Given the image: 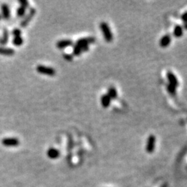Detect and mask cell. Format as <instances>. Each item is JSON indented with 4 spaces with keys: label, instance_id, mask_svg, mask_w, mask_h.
Wrapping results in <instances>:
<instances>
[{
    "label": "cell",
    "instance_id": "obj_1",
    "mask_svg": "<svg viewBox=\"0 0 187 187\" xmlns=\"http://www.w3.org/2000/svg\"><path fill=\"white\" fill-rule=\"evenodd\" d=\"M100 29H101V32L103 35V37L106 40V42H110L113 40V35L112 33L111 29L109 28V25L106 22H103L100 24Z\"/></svg>",
    "mask_w": 187,
    "mask_h": 187
},
{
    "label": "cell",
    "instance_id": "obj_2",
    "mask_svg": "<svg viewBox=\"0 0 187 187\" xmlns=\"http://www.w3.org/2000/svg\"><path fill=\"white\" fill-rule=\"evenodd\" d=\"M36 71L40 74L46 75V76H54L56 74V72L55 69L50 67H47V66L39 65L36 67Z\"/></svg>",
    "mask_w": 187,
    "mask_h": 187
},
{
    "label": "cell",
    "instance_id": "obj_3",
    "mask_svg": "<svg viewBox=\"0 0 187 187\" xmlns=\"http://www.w3.org/2000/svg\"><path fill=\"white\" fill-rule=\"evenodd\" d=\"M35 14H36V9L34 8H31L29 9V13H27L26 15H25L24 19L22 20L21 22H20V26L23 27V28H25V27L29 24V22L31 21Z\"/></svg>",
    "mask_w": 187,
    "mask_h": 187
},
{
    "label": "cell",
    "instance_id": "obj_4",
    "mask_svg": "<svg viewBox=\"0 0 187 187\" xmlns=\"http://www.w3.org/2000/svg\"><path fill=\"white\" fill-rule=\"evenodd\" d=\"M155 143H156V138L154 135H150L148 136L146 146V150L148 153H152L154 152L155 148Z\"/></svg>",
    "mask_w": 187,
    "mask_h": 187
},
{
    "label": "cell",
    "instance_id": "obj_5",
    "mask_svg": "<svg viewBox=\"0 0 187 187\" xmlns=\"http://www.w3.org/2000/svg\"><path fill=\"white\" fill-rule=\"evenodd\" d=\"M2 143L6 147H15L19 146L20 141L17 138H4L2 140Z\"/></svg>",
    "mask_w": 187,
    "mask_h": 187
},
{
    "label": "cell",
    "instance_id": "obj_6",
    "mask_svg": "<svg viewBox=\"0 0 187 187\" xmlns=\"http://www.w3.org/2000/svg\"><path fill=\"white\" fill-rule=\"evenodd\" d=\"M95 42V38L93 37H87V38H83L78 39L76 42V45L78 46H83V45H90V44H92Z\"/></svg>",
    "mask_w": 187,
    "mask_h": 187
},
{
    "label": "cell",
    "instance_id": "obj_7",
    "mask_svg": "<svg viewBox=\"0 0 187 187\" xmlns=\"http://www.w3.org/2000/svg\"><path fill=\"white\" fill-rule=\"evenodd\" d=\"M166 76H167V79L168 82H169L170 85L174 86L175 87H177L179 86L178 80H177L176 76L173 72H168Z\"/></svg>",
    "mask_w": 187,
    "mask_h": 187
},
{
    "label": "cell",
    "instance_id": "obj_8",
    "mask_svg": "<svg viewBox=\"0 0 187 187\" xmlns=\"http://www.w3.org/2000/svg\"><path fill=\"white\" fill-rule=\"evenodd\" d=\"M2 11V17L4 18L5 20H8L11 16V11L9 6L6 4H3L1 6Z\"/></svg>",
    "mask_w": 187,
    "mask_h": 187
},
{
    "label": "cell",
    "instance_id": "obj_9",
    "mask_svg": "<svg viewBox=\"0 0 187 187\" xmlns=\"http://www.w3.org/2000/svg\"><path fill=\"white\" fill-rule=\"evenodd\" d=\"M72 45H73V41L71 40H62L56 43V47L60 49H65V48L70 47Z\"/></svg>",
    "mask_w": 187,
    "mask_h": 187
},
{
    "label": "cell",
    "instance_id": "obj_10",
    "mask_svg": "<svg viewBox=\"0 0 187 187\" xmlns=\"http://www.w3.org/2000/svg\"><path fill=\"white\" fill-rule=\"evenodd\" d=\"M47 155L49 158L51 159H55L58 158L59 156H60V152H59V150H57L56 148H51L48 150Z\"/></svg>",
    "mask_w": 187,
    "mask_h": 187
},
{
    "label": "cell",
    "instance_id": "obj_11",
    "mask_svg": "<svg viewBox=\"0 0 187 187\" xmlns=\"http://www.w3.org/2000/svg\"><path fill=\"white\" fill-rule=\"evenodd\" d=\"M170 42H171V37H170V35H165L161 38L160 41H159V45L162 48L167 47L170 44Z\"/></svg>",
    "mask_w": 187,
    "mask_h": 187
},
{
    "label": "cell",
    "instance_id": "obj_12",
    "mask_svg": "<svg viewBox=\"0 0 187 187\" xmlns=\"http://www.w3.org/2000/svg\"><path fill=\"white\" fill-rule=\"evenodd\" d=\"M15 53V50L12 48L0 47V55H4V56H11L14 55Z\"/></svg>",
    "mask_w": 187,
    "mask_h": 187
},
{
    "label": "cell",
    "instance_id": "obj_13",
    "mask_svg": "<svg viewBox=\"0 0 187 187\" xmlns=\"http://www.w3.org/2000/svg\"><path fill=\"white\" fill-rule=\"evenodd\" d=\"M111 99L108 97V94L103 95L101 98V103L103 108H108L111 103Z\"/></svg>",
    "mask_w": 187,
    "mask_h": 187
},
{
    "label": "cell",
    "instance_id": "obj_14",
    "mask_svg": "<svg viewBox=\"0 0 187 187\" xmlns=\"http://www.w3.org/2000/svg\"><path fill=\"white\" fill-rule=\"evenodd\" d=\"M9 40V32L7 29H4L3 31V35L0 39V44L5 45L8 43Z\"/></svg>",
    "mask_w": 187,
    "mask_h": 187
},
{
    "label": "cell",
    "instance_id": "obj_15",
    "mask_svg": "<svg viewBox=\"0 0 187 187\" xmlns=\"http://www.w3.org/2000/svg\"><path fill=\"white\" fill-rule=\"evenodd\" d=\"M107 94L108 95V97L110 98L111 100L117 99V96H118L117 91L115 89V87H110L108 89V94Z\"/></svg>",
    "mask_w": 187,
    "mask_h": 187
},
{
    "label": "cell",
    "instance_id": "obj_16",
    "mask_svg": "<svg viewBox=\"0 0 187 187\" xmlns=\"http://www.w3.org/2000/svg\"><path fill=\"white\" fill-rule=\"evenodd\" d=\"M173 35H174L176 38H180L183 35V29L179 25H177L174 28V31H173Z\"/></svg>",
    "mask_w": 187,
    "mask_h": 187
},
{
    "label": "cell",
    "instance_id": "obj_17",
    "mask_svg": "<svg viewBox=\"0 0 187 187\" xmlns=\"http://www.w3.org/2000/svg\"><path fill=\"white\" fill-rule=\"evenodd\" d=\"M24 40L22 38V36H19V37H14L13 40V44L16 47H20L23 44Z\"/></svg>",
    "mask_w": 187,
    "mask_h": 187
},
{
    "label": "cell",
    "instance_id": "obj_18",
    "mask_svg": "<svg viewBox=\"0 0 187 187\" xmlns=\"http://www.w3.org/2000/svg\"><path fill=\"white\" fill-rule=\"evenodd\" d=\"M26 13V8H25L22 6H19L17 9V15L18 17H24Z\"/></svg>",
    "mask_w": 187,
    "mask_h": 187
},
{
    "label": "cell",
    "instance_id": "obj_19",
    "mask_svg": "<svg viewBox=\"0 0 187 187\" xmlns=\"http://www.w3.org/2000/svg\"><path fill=\"white\" fill-rule=\"evenodd\" d=\"M82 53H83V52H82V50L81 49V47L78 46V45L74 44V47H73V54H72L73 56H78Z\"/></svg>",
    "mask_w": 187,
    "mask_h": 187
},
{
    "label": "cell",
    "instance_id": "obj_20",
    "mask_svg": "<svg viewBox=\"0 0 187 187\" xmlns=\"http://www.w3.org/2000/svg\"><path fill=\"white\" fill-rule=\"evenodd\" d=\"M176 88L177 87L170 85V84H168L167 85V91L168 92V93L170 94L173 96H175L176 94Z\"/></svg>",
    "mask_w": 187,
    "mask_h": 187
},
{
    "label": "cell",
    "instance_id": "obj_21",
    "mask_svg": "<svg viewBox=\"0 0 187 187\" xmlns=\"http://www.w3.org/2000/svg\"><path fill=\"white\" fill-rule=\"evenodd\" d=\"M18 2H19V4H20V6H22V7H24L25 8H29V3L28 1H26V0H19Z\"/></svg>",
    "mask_w": 187,
    "mask_h": 187
},
{
    "label": "cell",
    "instance_id": "obj_22",
    "mask_svg": "<svg viewBox=\"0 0 187 187\" xmlns=\"http://www.w3.org/2000/svg\"><path fill=\"white\" fill-rule=\"evenodd\" d=\"M12 34L14 37H19L22 35V31L20 29H15L13 30Z\"/></svg>",
    "mask_w": 187,
    "mask_h": 187
},
{
    "label": "cell",
    "instance_id": "obj_23",
    "mask_svg": "<svg viewBox=\"0 0 187 187\" xmlns=\"http://www.w3.org/2000/svg\"><path fill=\"white\" fill-rule=\"evenodd\" d=\"M63 58H65L67 61L71 62V61H72L73 59H74V56H73L72 54H63Z\"/></svg>",
    "mask_w": 187,
    "mask_h": 187
},
{
    "label": "cell",
    "instance_id": "obj_24",
    "mask_svg": "<svg viewBox=\"0 0 187 187\" xmlns=\"http://www.w3.org/2000/svg\"><path fill=\"white\" fill-rule=\"evenodd\" d=\"M79 47H81L82 52L88 51L89 49H90V46H89V45H83V46H79Z\"/></svg>",
    "mask_w": 187,
    "mask_h": 187
},
{
    "label": "cell",
    "instance_id": "obj_25",
    "mask_svg": "<svg viewBox=\"0 0 187 187\" xmlns=\"http://www.w3.org/2000/svg\"><path fill=\"white\" fill-rule=\"evenodd\" d=\"M182 20L184 24H187V12H185L182 15Z\"/></svg>",
    "mask_w": 187,
    "mask_h": 187
},
{
    "label": "cell",
    "instance_id": "obj_26",
    "mask_svg": "<svg viewBox=\"0 0 187 187\" xmlns=\"http://www.w3.org/2000/svg\"><path fill=\"white\" fill-rule=\"evenodd\" d=\"M1 19H2V15H0V20H1Z\"/></svg>",
    "mask_w": 187,
    "mask_h": 187
}]
</instances>
